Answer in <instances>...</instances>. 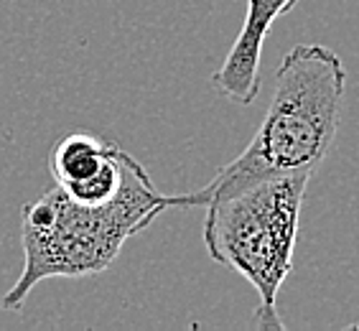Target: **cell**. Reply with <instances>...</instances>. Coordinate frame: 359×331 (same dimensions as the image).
Instances as JSON below:
<instances>
[{"mask_svg": "<svg viewBox=\"0 0 359 331\" xmlns=\"http://www.w3.org/2000/svg\"><path fill=\"white\" fill-rule=\"evenodd\" d=\"M298 0H248V13L240 36L235 39L222 67L212 76V84L222 97L237 104H252L260 95V62H263L265 36L270 26L290 13Z\"/></svg>", "mask_w": 359, "mask_h": 331, "instance_id": "5b68a950", "label": "cell"}, {"mask_svg": "<svg viewBox=\"0 0 359 331\" xmlns=\"http://www.w3.org/2000/svg\"><path fill=\"white\" fill-rule=\"evenodd\" d=\"M128 151L100 135L69 133L51 145L48 171L56 187L82 204H104L118 196Z\"/></svg>", "mask_w": 359, "mask_h": 331, "instance_id": "277c9868", "label": "cell"}, {"mask_svg": "<svg viewBox=\"0 0 359 331\" xmlns=\"http://www.w3.org/2000/svg\"><path fill=\"white\" fill-rule=\"evenodd\" d=\"M344 90L346 69L337 51L321 43L293 46L278 67L276 92L255 138L209 184L166 196L168 209H204L260 181L313 176L337 140Z\"/></svg>", "mask_w": 359, "mask_h": 331, "instance_id": "6da1fadb", "label": "cell"}, {"mask_svg": "<svg viewBox=\"0 0 359 331\" xmlns=\"http://www.w3.org/2000/svg\"><path fill=\"white\" fill-rule=\"evenodd\" d=\"M166 209V194L153 187L143 163L130 153L118 196L104 204H82L62 187L48 189L23 207V270L0 306L18 313L41 281L84 278L107 270L125 242L151 227Z\"/></svg>", "mask_w": 359, "mask_h": 331, "instance_id": "7a4b0ae2", "label": "cell"}, {"mask_svg": "<svg viewBox=\"0 0 359 331\" xmlns=\"http://www.w3.org/2000/svg\"><path fill=\"white\" fill-rule=\"evenodd\" d=\"M311 176H278L204 207L201 240L209 257L240 273L260 296L255 324L283 329L278 293L293 270L298 222Z\"/></svg>", "mask_w": 359, "mask_h": 331, "instance_id": "3957f363", "label": "cell"}]
</instances>
